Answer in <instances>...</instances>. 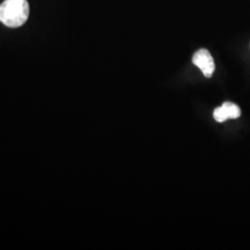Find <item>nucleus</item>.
Segmentation results:
<instances>
[{
  "label": "nucleus",
  "instance_id": "7ed1b4c3",
  "mask_svg": "<svg viewBox=\"0 0 250 250\" xmlns=\"http://www.w3.org/2000/svg\"><path fill=\"white\" fill-rule=\"evenodd\" d=\"M241 116V109L232 102H224L222 107H217L213 112L215 121L224 123L228 119H237Z\"/></svg>",
  "mask_w": 250,
  "mask_h": 250
},
{
  "label": "nucleus",
  "instance_id": "f257e3e1",
  "mask_svg": "<svg viewBox=\"0 0 250 250\" xmlns=\"http://www.w3.org/2000/svg\"><path fill=\"white\" fill-rule=\"evenodd\" d=\"M29 14L30 8L27 0H5L0 5V21L9 28L23 25Z\"/></svg>",
  "mask_w": 250,
  "mask_h": 250
},
{
  "label": "nucleus",
  "instance_id": "f03ea898",
  "mask_svg": "<svg viewBox=\"0 0 250 250\" xmlns=\"http://www.w3.org/2000/svg\"><path fill=\"white\" fill-rule=\"evenodd\" d=\"M193 63L197 66L207 78H210L215 71V63L212 56L207 49H199L193 56Z\"/></svg>",
  "mask_w": 250,
  "mask_h": 250
}]
</instances>
